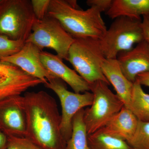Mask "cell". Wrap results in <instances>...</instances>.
<instances>
[{
  "mask_svg": "<svg viewBox=\"0 0 149 149\" xmlns=\"http://www.w3.org/2000/svg\"><path fill=\"white\" fill-rule=\"evenodd\" d=\"M84 111V109L80 110L73 118L72 133L67 142L65 149H90L88 133L83 118Z\"/></svg>",
  "mask_w": 149,
  "mask_h": 149,
  "instance_id": "e0dca14e",
  "label": "cell"
},
{
  "mask_svg": "<svg viewBox=\"0 0 149 149\" xmlns=\"http://www.w3.org/2000/svg\"><path fill=\"white\" fill-rule=\"evenodd\" d=\"M24 96L25 138L42 149H65L61 130V115L53 97L44 91L27 92Z\"/></svg>",
  "mask_w": 149,
  "mask_h": 149,
  "instance_id": "6da1fadb",
  "label": "cell"
},
{
  "mask_svg": "<svg viewBox=\"0 0 149 149\" xmlns=\"http://www.w3.org/2000/svg\"><path fill=\"white\" fill-rule=\"evenodd\" d=\"M101 13L95 7L83 10L72 8L65 0H50L47 15L58 19L74 39H100L107 29Z\"/></svg>",
  "mask_w": 149,
  "mask_h": 149,
  "instance_id": "7a4b0ae2",
  "label": "cell"
},
{
  "mask_svg": "<svg viewBox=\"0 0 149 149\" xmlns=\"http://www.w3.org/2000/svg\"><path fill=\"white\" fill-rule=\"evenodd\" d=\"M113 0H88L86 1L87 5L95 7L101 12H106L108 10L112 4Z\"/></svg>",
  "mask_w": 149,
  "mask_h": 149,
  "instance_id": "cb8c5ba5",
  "label": "cell"
},
{
  "mask_svg": "<svg viewBox=\"0 0 149 149\" xmlns=\"http://www.w3.org/2000/svg\"><path fill=\"white\" fill-rule=\"evenodd\" d=\"M106 59L100 39L86 37L74 39L70 48L67 61L90 85L102 81L110 85L102 70Z\"/></svg>",
  "mask_w": 149,
  "mask_h": 149,
  "instance_id": "3957f363",
  "label": "cell"
},
{
  "mask_svg": "<svg viewBox=\"0 0 149 149\" xmlns=\"http://www.w3.org/2000/svg\"><path fill=\"white\" fill-rule=\"evenodd\" d=\"M67 1L70 5L72 7V8L79 9V6L77 4V1H75V0H67Z\"/></svg>",
  "mask_w": 149,
  "mask_h": 149,
  "instance_id": "83f0119b",
  "label": "cell"
},
{
  "mask_svg": "<svg viewBox=\"0 0 149 149\" xmlns=\"http://www.w3.org/2000/svg\"><path fill=\"white\" fill-rule=\"evenodd\" d=\"M144 40L149 44V15L143 16L141 23Z\"/></svg>",
  "mask_w": 149,
  "mask_h": 149,
  "instance_id": "d4e9b609",
  "label": "cell"
},
{
  "mask_svg": "<svg viewBox=\"0 0 149 149\" xmlns=\"http://www.w3.org/2000/svg\"><path fill=\"white\" fill-rule=\"evenodd\" d=\"M42 51L34 44L25 42L18 52L0 61L17 67L27 74L40 79L43 84H45L55 77L46 69L42 63L40 57Z\"/></svg>",
  "mask_w": 149,
  "mask_h": 149,
  "instance_id": "30bf717a",
  "label": "cell"
},
{
  "mask_svg": "<svg viewBox=\"0 0 149 149\" xmlns=\"http://www.w3.org/2000/svg\"><path fill=\"white\" fill-rule=\"evenodd\" d=\"M102 70L110 84L113 86L116 95L125 107L129 109L134 83L123 74L117 59H106L102 65Z\"/></svg>",
  "mask_w": 149,
  "mask_h": 149,
  "instance_id": "5bb4252c",
  "label": "cell"
},
{
  "mask_svg": "<svg viewBox=\"0 0 149 149\" xmlns=\"http://www.w3.org/2000/svg\"><path fill=\"white\" fill-rule=\"evenodd\" d=\"M139 122L132 111L124 106L102 129L108 134L128 142L136 133Z\"/></svg>",
  "mask_w": 149,
  "mask_h": 149,
  "instance_id": "9a60e30c",
  "label": "cell"
},
{
  "mask_svg": "<svg viewBox=\"0 0 149 149\" xmlns=\"http://www.w3.org/2000/svg\"><path fill=\"white\" fill-rule=\"evenodd\" d=\"M142 19L120 17L115 19L100 40L106 59H116L118 54L130 50L144 40Z\"/></svg>",
  "mask_w": 149,
  "mask_h": 149,
  "instance_id": "8992f818",
  "label": "cell"
},
{
  "mask_svg": "<svg viewBox=\"0 0 149 149\" xmlns=\"http://www.w3.org/2000/svg\"><path fill=\"white\" fill-rule=\"evenodd\" d=\"M105 14L113 19L120 17L142 19L149 15V0H113Z\"/></svg>",
  "mask_w": 149,
  "mask_h": 149,
  "instance_id": "2e32d148",
  "label": "cell"
},
{
  "mask_svg": "<svg viewBox=\"0 0 149 149\" xmlns=\"http://www.w3.org/2000/svg\"><path fill=\"white\" fill-rule=\"evenodd\" d=\"M107 83L98 81L90 85L93 93V103L85 109L84 122L88 135L104 128L124 106L116 94L113 93Z\"/></svg>",
  "mask_w": 149,
  "mask_h": 149,
  "instance_id": "277c9868",
  "label": "cell"
},
{
  "mask_svg": "<svg viewBox=\"0 0 149 149\" xmlns=\"http://www.w3.org/2000/svg\"><path fill=\"white\" fill-rule=\"evenodd\" d=\"M127 143L134 149H149V122L139 120L136 133Z\"/></svg>",
  "mask_w": 149,
  "mask_h": 149,
  "instance_id": "ffe728a7",
  "label": "cell"
},
{
  "mask_svg": "<svg viewBox=\"0 0 149 149\" xmlns=\"http://www.w3.org/2000/svg\"><path fill=\"white\" fill-rule=\"evenodd\" d=\"M25 42L11 40L6 36L0 35V61L18 52Z\"/></svg>",
  "mask_w": 149,
  "mask_h": 149,
  "instance_id": "44dd1931",
  "label": "cell"
},
{
  "mask_svg": "<svg viewBox=\"0 0 149 149\" xmlns=\"http://www.w3.org/2000/svg\"><path fill=\"white\" fill-rule=\"evenodd\" d=\"M36 19L31 1H0V35L25 42Z\"/></svg>",
  "mask_w": 149,
  "mask_h": 149,
  "instance_id": "5b68a950",
  "label": "cell"
},
{
  "mask_svg": "<svg viewBox=\"0 0 149 149\" xmlns=\"http://www.w3.org/2000/svg\"><path fill=\"white\" fill-rule=\"evenodd\" d=\"M6 149H42L25 137L8 136Z\"/></svg>",
  "mask_w": 149,
  "mask_h": 149,
  "instance_id": "7402d4cb",
  "label": "cell"
},
{
  "mask_svg": "<svg viewBox=\"0 0 149 149\" xmlns=\"http://www.w3.org/2000/svg\"><path fill=\"white\" fill-rule=\"evenodd\" d=\"M74 39L66 32L58 19L49 15L36 19L32 33L25 42H29L42 50L45 48L55 51L59 57L67 61L70 48Z\"/></svg>",
  "mask_w": 149,
  "mask_h": 149,
  "instance_id": "52a82bcc",
  "label": "cell"
},
{
  "mask_svg": "<svg viewBox=\"0 0 149 149\" xmlns=\"http://www.w3.org/2000/svg\"><path fill=\"white\" fill-rule=\"evenodd\" d=\"M31 2L32 10L37 19L41 20L47 15L50 0H32Z\"/></svg>",
  "mask_w": 149,
  "mask_h": 149,
  "instance_id": "603a6c76",
  "label": "cell"
},
{
  "mask_svg": "<svg viewBox=\"0 0 149 149\" xmlns=\"http://www.w3.org/2000/svg\"><path fill=\"white\" fill-rule=\"evenodd\" d=\"M90 149H134L126 141L108 134L102 129L88 136Z\"/></svg>",
  "mask_w": 149,
  "mask_h": 149,
  "instance_id": "d6986e66",
  "label": "cell"
},
{
  "mask_svg": "<svg viewBox=\"0 0 149 149\" xmlns=\"http://www.w3.org/2000/svg\"><path fill=\"white\" fill-rule=\"evenodd\" d=\"M8 145V136L0 132V149H6Z\"/></svg>",
  "mask_w": 149,
  "mask_h": 149,
  "instance_id": "4316f807",
  "label": "cell"
},
{
  "mask_svg": "<svg viewBox=\"0 0 149 149\" xmlns=\"http://www.w3.org/2000/svg\"><path fill=\"white\" fill-rule=\"evenodd\" d=\"M42 63L52 75L61 79L70 86L75 93L91 91L90 84L74 70L66 65L57 55L42 51L40 53Z\"/></svg>",
  "mask_w": 149,
  "mask_h": 149,
  "instance_id": "4fadbf2b",
  "label": "cell"
},
{
  "mask_svg": "<svg viewBox=\"0 0 149 149\" xmlns=\"http://www.w3.org/2000/svg\"><path fill=\"white\" fill-rule=\"evenodd\" d=\"M43 84L17 67L0 61V100L21 95L29 88Z\"/></svg>",
  "mask_w": 149,
  "mask_h": 149,
  "instance_id": "8fae6325",
  "label": "cell"
},
{
  "mask_svg": "<svg viewBox=\"0 0 149 149\" xmlns=\"http://www.w3.org/2000/svg\"><path fill=\"white\" fill-rule=\"evenodd\" d=\"M136 80L142 86L143 85L149 88V72L139 74Z\"/></svg>",
  "mask_w": 149,
  "mask_h": 149,
  "instance_id": "484cf974",
  "label": "cell"
},
{
  "mask_svg": "<svg viewBox=\"0 0 149 149\" xmlns=\"http://www.w3.org/2000/svg\"><path fill=\"white\" fill-rule=\"evenodd\" d=\"M26 128L24 96L0 100V132L7 136L25 137Z\"/></svg>",
  "mask_w": 149,
  "mask_h": 149,
  "instance_id": "9c48e42d",
  "label": "cell"
},
{
  "mask_svg": "<svg viewBox=\"0 0 149 149\" xmlns=\"http://www.w3.org/2000/svg\"><path fill=\"white\" fill-rule=\"evenodd\" d=\"M116 59L125 77L134 83L139 74L149 72V44L143 40L130 50L120 53Z\"/></svg>",
  "mask_w": 149,
  "mask_h": 149,
  "instance_id": "7c38bea8",
  "label": "cell"
},
{
  "mask_svg": "<svg viewBox=\"0 0 149 149\" xmlns=\"http://www.w3.org/2000/svg\"><path fill=\"white\" fill-rule=\"evenodd\" d=\"M129 109L140 121L149 122V94L137 80L133 83Z\"/></svg>",
  "mask_w": 149,
  "mask_h": 149,
  "instance_id": "ac0fdd59",
  "label": "cell"
},
{
  "mask_svg": "<svg viewBox=\"0 0 149 149\" xmlns=\"http://www.w3.org/2000/svg\"><path fill=\"white\" fill-rule=\"evenodd\" d=\"M46 88L53 91L60 101L61 107V130L66 143L72 133V122L75 114L93 103V95L90 91L77 93L69 91L65 83L55 77L45 84Z\"/></svg>",
  "mask_w": 149,
  "mask_h": 149,
  "instance_id": "ba28073f",
  "label": "cell"
}]
</instances>
